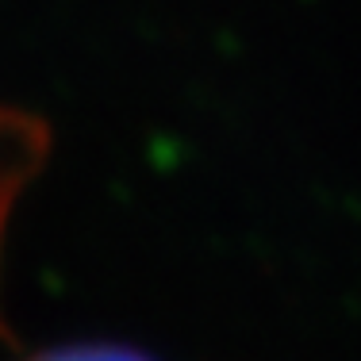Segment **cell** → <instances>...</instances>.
<instances>
[{
	"label": "cell",
	"mask_w": 361,
	"mask_h": 361,
	"mask_svg": "<svg viewBox=\"0 0 361 361\" xmlns=\"http://www.w3.org/2000/svg\"><path fill=\"white\" fill-rule=\"evenodd\" d=\"M35 361H146L131 350H108V346H81V350H54Z\"/></svg>",
	"instance_id": "obj_1"
}]
</instances>
